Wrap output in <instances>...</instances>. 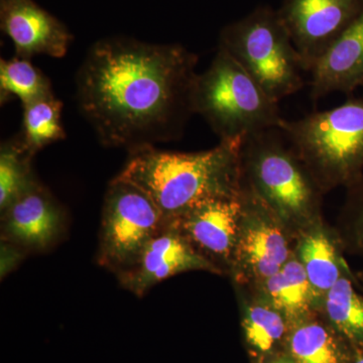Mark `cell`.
I'll list each match as a JSON object with an SVG mask.
<instances>
[{"label":"cell","mask_w":363,"mask_h":363,"mask_svg":"<svg viewBox=\"0 0 363 363\" xmlns=\"http://www.w3.org/2000/svg\"><path fill=\"white\" fill-rule=\"evenodd\" d=\"M197 63L180 45L101 40L77 72L79 109L108 147L130 152L178 140L194 114Z\"/></svg>","instance_id":"obj_1"},{"label":"cell","mask_w":363,"mask_h":363,"mask_svg":"<svg viewBox=\"0 0 363 363\" xmlns=\"http://www.w3.org/2000/svg\"><path fill=\"white\" fill-rule=\"evenodd\" d=\"M243 143L220 142L211 150L168 152L147 147L130 152L118 177L154 200L168 221L197 205L242 192Z\"/></svg>","instance_id":"obj_2"},{"label":"cell","mask_w":363,"mask_h":363,"mask_svg":"<svg viewBox=\"0 0 363 363\" xmlns=\"http://www.w3.org/2000/svg\"><path fill=\"white\" fill-rule=\"evenodd\" d=\"M192 107L220 142L243 143L279 128L284 119L278 102L221 48L196 77Z\"/></svg>","instance_id":"obj_3"},{"label":"cell","mask_w":363,"mask_h":363,"mask_svg":"<svg viewBox=\"0 0 363 363\" xmlns=\"http://www.w3.org/2000/svg\"><path fill=\"white\" fill-rule=\"evenodd\" d=\"M279 130L316 183L328 187L362 180L363 97L297 121L284 118Z\"/></svg>","instance_id":"obj_4"},{"label":"cell","mask_w":363,"mask_h":363,"mask_svg":"<svg viewBox=\"0 0 363 363\" xmlns=\"http://www.w3.org/2000/svg\"><path fill=\"white\" fill-rule=\"evenodd\" d=\"M219 48L278 104L304 86L302 60L278 13L272 9H257L229 26Z\"/></svg>","instance_id":"obj_5"},{"label":"cell","mask_w":363,"mask_h":363,"mask_svg":"<svg viewBox=\"0 0 363 363\" xmlns=\"http://www.w3.org/2000/svg\"><path fill=\"white\" fill-rule=\"evenodd\" d=\"M279 128L247 138L241 147L250 188L279 218L303 221L314 214L316 182Z\"/></svg>","instance_id":"obj_6"},{"label":"cell","mask_w":363,"mask_h":363,"mask_svg":"<svg viewBox=\"0 0 363 363\" xmlns=\"http://www.w3.org/2000/svg\"><path fill=\"white\" fill-rule=\"evenodd\" d=\"M168 220L143 189L117 176L105 194L97 259L117 274L135 266Z\"/></svg>","instance_id":"obj_7"},{"label":"cell","mask_w":363,"mask_h":363,"mask_svg":"<svg viewBox=\"0 0 363 363\" xmlns=\"http://www.w3.org/2000/svg\"><path fill=\"white\" fill-rule=\"evenodd\" d=\"M309 73L339 35L363 14V0H285L278 13Z\"/></svg>","instance_id":"obj_8"},{"label":"cell","mask_w":363,"mask_h":363,"mask_svg":"<svg viewBox=\"0 0 363 363\" xmlns=\"http://www.w3.org/2000/svg\"><path fill=\"white\" fill-rule=\"evenodd\" d=\"M187 271L219 269L192 247L173 222L168 221L147 243L135 266L119 274L118 279L126 290L143 297L164 279Z\"/></svg>","instance_id":"obj_9"},{"label":"cell","mask_w":363,"mask_h":363,"mask_svg":"<svg viewBox=\"0 0 363 363\" xmlns=\"http://www.w3.org/2000/svg\"><path fill=\"white\" fill-rule=\"evenodd\" d=\"M2 241L21 250H45L65 231V210L35 181L1 212Z\"/></svg>","instance_id":"obj_10"},{"label":"cell","mask_w":363,"mask_h":363,"mask_svg":"<svg viewBox=\"0 0 363 363\" xmlns=\"http://www.w3.org/2000/svg\"><path fill=\"white\" fill-rule=\"evenodd\" d=\"M243 216L235 253L257 278L267 279L289 260L286 238L272 218L274 212L250 188L242 187Z\"/></svg>","instance_id":"obj_11"},{"label":"cell","mask_w":363,"mask_h":363,"mask_svg":"<svg viewBox=\"0 0 363 363\" xmlns=\"http://www.w3.org/2000/svg\"><path fill=\"white\" fill-rule=\"evenodd\" d=\"M242 216L240 195L201 203L171 222L203 257L227 260L235 253Z\"/></svg>","instance_id":"obj_12"},{"label":"cell","mask_w":363,"mask_h":363,"mask_svg":"<svg viewBox=\"0 0 363 363\" xmlns=\"http://www.w3.org/2000/svg\"><path fill=\"white\" fill-rule=\"evenodd\" d=\"M2 28L13 40L16 57L23 59L63 58L72 40L68 30L32 0H4Z\"/></svg>","instance_id":"obj_13"},{"label":"cell","mask_w":363,"mask_h":363,"mask_svg":"<svg viewBox=\"0 0 363 363\" xmlns=\"http://www.w3.org/2000/svg\"><path fill=\"white\" fill-rule=\"evenodd\" d=\"M311 97L351 95L363 86V14L334 40L313 66Z\"/></svg>","instance_id":"obj_14"},{"label":"cell","mask_w":363,"mask_h":363,"mask_svg":"<svg viewBox=\"0 0 363 363\" xmlns=\"http://www.w3.org/2000/svg\"><path fill=\"white\" fill-rule=\"evenodd\" d=\"M266 281L267 295L279 312L296 318L307 311L314 294L300 260L289 259Z\"/></svg>","instance_id":"obj_15"},{"label":"cell","mask_w":363,"mask_h":363,"mask_svg":"<svg viewBox=\"0 0 363 363\" xmlns=\"http://www.w3.org/2000/svg\"><path fill=\"white\" fill-rule=\"evenodd\" d=\"M11 96L18 98L23 106L55 95L49 79L30 63V60L14 57L0 62L1 104H6Z\"/></svg>","instance_id":"obj_16"},{"label":"cell","mask_w":363,"mask_h":363,"mask_svg":"<svg viewBox=\"0 0 363 363\" xmlns=\"http://www.w3.org/2000/svg\"><path fill=\"white\" fill-rule=\"evenodd\" d=\"M23 107V131L20 136L33 155L66 138L62 124L63 104L56 97L45 98Z\"/></svg>","instance_id":"obj_17"},{"label":"cell","mask_w":363,"mask_h":363,"mask_svg":"<svg viewBox=\"0 0 363 363\" xmlns=\"http://www.w3.org/2000/svg\"><path fill=\"white\" fill-rule=\"evenodd\" d=\"M35 155L21 136L2 143L0 150V210L4 211L37 181L32 169Z\"/></svg>","instance_id":"obj_18"},{"label":"cell","mask_w":363,"mask_h":363,"mask_svg":"<svg viewBox=\"0 0 363 363\" xmlns=\"http://www.w3.org/2000/svg\"><path fill=\"white\" fill-rule=\"evenodd\" d=\"M300 262L314 295H324L342 274L335 248L324 233H310L301 242Z\"/></svg>","instance_id":"obj_19"},{"label":"cell","mask_w":363,"mask_h":363,"mask_svg":"<svg viewBox=\"0 0 363 363\" xmlns=\"http://www.w3.org/2000/svg\"><path fill=\"white\" fill-rule=\"evenodd\" d=\"M326 311L343 335L363 341V297L347 277L341 276L326 294Z\"/></svg>","instance_id":"obj_20"},{"label":"cell","mask_w":363,"mask_h":363,"mask_svg":"<svg viewBox=\"0 0 363 363\" xmlns=\"http://www.w3.org/2000/svg\"><path fill=\"white\" fill-rule=\"evenodd\" d=\"M291 351L297 363H340V351L321 325H302L291 337Z\"/></svg>","instance_id":"obj_21"},{"label":"cell","mask_w":363,"mask_h":363,"mask_svg":"<svg viewBox=\"0 0 363 363\" xmlns=\"http://www.w3.org/2000/svg\"><path fill=\"white\" fill-rule=\"evenodd\" d=\"M248 342L260 352H267L285 333V321L274 306L252 305L243 320Z\"/></svg>","instance_id":"obj_22"},{"label":"cell","mask_w":363,"mask_h":363,"mask_svg":"<svg viewBox=\"0 0 363 363\" xmlns=\"http://www.w3.org/2000/svg\"><path fill=\"white\" fill-rule=\"evenodd\" d=\"M21 248L11 243L2 241L1 245V276H6L7 272L11 271L21 259Z\"/></svg>","instance_id":"obj_23"},{"label":"cell","mask_w":363,"mask_h":363,"mask_svg":"<svg viewBox=\"0 0 363 363\" xmlns=\"http://www.w3.org/2000/svg\"><path fill=\"white\" fill-rule=\"evenodd\" d=\"M355 185H358L357 191V236L359 243L363 245V183L359 181Z\"/></svg>","instance_id":"obj_24"},{"label":"cell","mask_w":363,"mask_h":363,"mask_svg":"<svg viewBox=\"0 0 363 363\" xmlns=\"http://www.w3.org/2000/svg\"><path fill=\"white\" fill-rule=\"evenodd\" d=\"M353 363H363V354L359 355V357H358Z\"/></svg>","instance_id":"obj_25"},{"label":"cell","mask_w":363,"mask_h":363,"mask_svg":"<svg viewBox=\"0 0 363 363\" xmlns=\"http://www.w3.org/2000/svg\"><path fill=\"white\" fill-rule=\"evenodd\" d=\"M277 363H293V362H277Z\"/></svg>","instance_id":"obj_26"},{"label":"cell","mask_w":363,"mask_h":363,"mask_svg":"<svg viewBox=\"0 0 363 363\" xmlns=\"http://www.w3.org/2000/svg\"><path fill=\"white\" fill-rule=\"evenodd\" d=\"M362 88H363V86H362Z\"/></svg>","instance_id":"obj_27"}]
</instances>
